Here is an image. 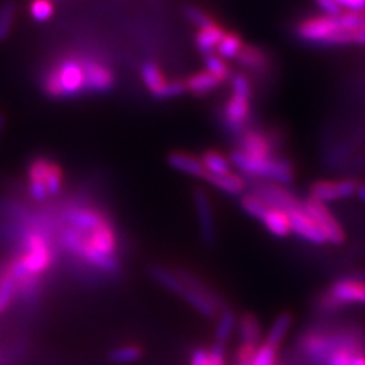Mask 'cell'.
<instances>
[{"label": "cell", "mask_w": 365, "mask_h": 365, "mask_svg": "<svg viewBox=\"0 0 365 365\" xmlns=\"http://www.w3.org/2000/svg\"><path fill=\"white\" fill-rule=\"evenodd\" d=\"M61 244L68 253L83 259L98 269L113 272L119 268V260L116 256V233H114L108 221L88 233L66 227L61 233Z\"/></svg>", "instance_id": "obj_1"}, {"label": "cell", "mask_w": 365, "mask_h": 365, "mask_svg": "<svg viewBox=\"0 0 365 365\" xmlns=\"http://www.w3.org/2000/svg\"><path fill=\"white\" fill-rule=\"evenodd\" d=\"M41 88L53 99H72L86 93L81 55L68 53L51 64L41 78Z\"/></svg>", "instance_id": "obj_2"}, {"label": "cell", "mask_w": 365, "mask_h": 365, "mask_svg": "<svg viewBox=\"0 0 365 365\" xmlns=\"http://www.w3.org/2000/svg\"><path fill=\"white\" fill-rule=\"evenodd\" d=\"M297 37L303 41L324 46L355 44L356 31H350L338 16H317L300 21L295 26Z\"/></svg>", "instance_id": "obj_3"}, {"label": "cell", "mask_w": 365, "mask_h": 365, "mask_svg": "<svg viewBox=\"0 0 365 365\" xmlns=\"http://www.w3.org/2000/svg\"><path fill=\"white\" fill-rule=\"evenodd\" d=\"M228 160H230V163L235 168L242 170L244 174L259 180H268L272 182H279V185H291L295 178L294 165L288 158L283 157L272 155L268 158H256L235 150Z\"/></svg>", "instance_id": "obj_4"}, {"label": "cell", "mask_w": 365, "mask_h": 365, "mask_svg": "<svg viewBox=\"0 0 365 365\" xmlns=\"http://www.w3.org/2000/svg\"><path fill=\"white\" fill-rule=\"evenodd\" d=\"M302 205L306 210V213L309 215L315 221V224L319 227V230L323 232L327 242L334 245H341L346 242L344 228H342V225L338 222L335 215L326 207L324 202H319L311 197H307L302 202Z\"/></svg>", "instance_id": "obj_5"}, {"label": "cell", "mask_w": 365, "mask_h": 365, "mask_svg": "<svg viewBox=\"0 0 365 365\" xmlns=\"http://www.w3.org/2000/svg\"><path fill=\"white\" fill-rule=\"evenodd\" d=\"M81 60L84 68L86 93H107L114 87L116 76L106 63L87 55H81Z\"/></svg>", "instance_id": "obj_6"}, {"label": "cell", "mask_w": 365, "mask_h": 365, "mask_svg": "<svg viewBox=\"0 0 365 365\" xmlns=\"http://www.w3.org/2000/svg\"><path fill=\"white\" fill-rule=\"evenodd\" d=\"M358 185L359 182L353 178L315 181L309 187V197L324 204L347 200L353 195H356Z\"/></svg>", "instance_id": "obj_7"}, {"label": "cell", "mask_w": 365, "mask_h": 365, "mask_svg": "<svg viewBox=\"0 0 365 365\" xmlns=\"http://www.w3.org/2000/svg\"><path fill=\"white\" fill-rule=\"evenodd\" d=\"M255 195H257L262 201L267 202L269 207H276L291 212L300 207L302 201L297 198L291 190L283 187V185L272 181H257L255 185Z\"/></svg>", "instance_id": "obj_8"}, {"label": "cell", "mask_w": 365, "mask_h": 365, "mask_svg": "<svg viewBox=\"0 0 365 365\" xmlns=\"http://www.w3.org/2000/svg\"><path fill=\"white\" fill-rule=\"evenodd\" d=\"M250 101L251 98L232 93L230 99L225 102L222 110V120L225 127L232 133L241 134L245 130V123L250 118Z\"/></svg>", "instance_id": "obj_9"}, {"label": "cell", "mask_w": 365, "mask_h": 365, "mask_svg": "<svg viewBox=\"0 0 365 365\" xmlns=\"http://www.w3.org/2000/svg\"><path fill=\"white\" fill-rule=\"evenodd\" d=\"M239 151L250 157L268 158L274 155L272 137L256 130H244L239 134Z\"/></svg>", "instance_id": "obj_10"}, {"label": "cell", "mask_w": 365, "mask_h": 365, "mask_svg": "<svg viewBox=\"0 0 365 365\" xmlns=\"http://www.w3.org/2000/svg\"><path fill=\"white\" fill-rule=\"evenodd\" d=\"M288 213H289L292 233L300 236L302 239H304V241L311 242V244L323 245L327 242L323 232L319 230V227L315 224V221L311 218V216L306 213L303 205H300V207H297Z\"/></svg>", "instance_id": "obj_11"}, {"label": "cell", "mask_w": 365, "mask_h": 365, "mask_svg": "<svg viewBox=\"0 0 365 365\" xmlns=\"http://www.w3.org/2000/svg\"><path fill=\"white\" fill-rule=\"evenodd\" d=\"M106 221L107 220L104 218V215L88 207H73L64 210L63 213V222L67 227H72L75 230H79L83 233L93 232L95 228H98Z\"/></svg>", "instance_id": "obj_12"}, {"label": "cell", "mask_w": 365, "mask_h": 365, "mask_svg": "<svg viewBox=\"0 0 365 365\" xmlns=\"http://www.w3.org/2000/svg\"><path fill=\"white\" fill-rule=\"evenodd\" d=\"M329 291L336 297L342 306L365 304V283L355 277L336 280L330 284Z\"/></svg>", "instance_id": "obj_13"}, {"label": "cell", "mask_w": 365, "mask_h": 365, "mask_svg": "<svg viewBox=\"0 0 365 365\" xmlns=\"http://www.w3.org/2000/svg\"><path fill=\"white\" fill-rule=\"evenodd\" d=\"M193 200H195L197 205V212L200 216V225H201V233L204 241L207 244L215 242V221H213V212H212V205L210 200L202 189H197L195 195H193Z\"/></svg>", "instance_id": "obj_14"}, {"label": "cell", "mask_w": 365, "mask_h": 365, "mask_svg": "<svg viewBox=\"0 0 365 365\" xmlns=\"http://www.w3.org/2000/svg\"><path fill=\"white\" fill-rule=\"evenodd\" d=\"M168 163L173 166L174 169L180 170V173L190 175V177H197V178H207V170L202 166L201 158L193 157L186 153H173L168 157Z\"/></svg>", "instance_id": "obj_15"}, {"label": "cell", "mask_w": 365, "mask_h": 365, "mask_svg": "<svg viewBox=\"0 0 365 365\" xmlns=\"http://www.w3.org/2000/svg\"><path fill=\"white\" fill-rule=\"evenodd\" d=\"M225 36V29L220 26L218 23H213L210 26L201 28L195 37V46L198 52H201L204 56L216 52V48L221 43V40Z\"/></svg>", "instance_id": "obj_16"}, {"label": "cell", "mask_w": 365, "mask_h": 365, "mask_svg": "<svg viewBox=\"0 0 365 365\" xmlns=\"http://www.w3.org/2000/svg\"><path fill=\"white\" fill-rule=\"evenodd\" d=\"M239 66H242L251 72H265L268 67V56L267 53L256 48V46H250V44H244L242 49L239 51V53L236 55V58Z\"/></svg>", "instance_id": "obj_17"}, {"label": "cell", "mask_w": 365, "mask_h": 365, "mask_svg": "<svg viewBox=\"0 0 365 365\" xmlns=\"http://www.w3.org/2000/svg\"><path fill=\"white\" fill-rule=\"evenodd\" d=\"M262 222L265 224L268 232L277 237H287L291 235V221H289V213L287 210L269 207L265 213Z\"/></svg>", "instance_id": "obj_18"}, {"label": "cell", "mask_w": 365, "mask_h": 365, "mask_svg": "<svg viewBox=\"0 0 365 365\" xmlns=\"http://www.w3.org/2000/svg\"><path fill=\"white\" fill-rule=\"evenodd\" d=\"M185 83H186V90H189L190 93L195 95V96L209 95L222 84L207 71H202V72L190 75Z\"/></svg>", "instance_id": "obj_19"}, {"label": "cell", "mask_w": 365, "mask_h": 365, "mask_svg": "<svg viewBox=\"0 0 365 365\" xmlns=\"http://www.w3.org/2000/svg\"><path fill=\"white\" fill-rule=\"evenodd\" d=\"M142 79L146 86V88L150 90V93L155 98L160 99L162 96V91L165 90L168 81L160 68L155 63H145L142 66Z\"/></svg>", "instance_id": "obj_20"}, {"label": "cell", "mask_w": 365, "mask_h": 365, "mask_svg": "<svg viewBox=\"0 0 365 365\" xmlns=\"http://www.w3.org/2000/svg\"><path fill=\"white\" fill-rule=\"evenodd\" d=\"M237 329H239V339H241V344L259 346L262 327H260L259 319L253 314L242 315L237 323Z\"/></svg>", "instance_id": "obj_21"}, {"label": "cell", "mask_w": 365, "mask_h": 365, "mask_svg": "<svg viewBox=\"0 0 365 365\" xmlns=\"http://www.w3.org/2000/svg\"><path fill=\"white\" fill-rule=\"evenodd\" d=\"M205 181L210 182L212 186L218 187L220 190L228 193V195H241L245 189V181L233 173L225 175H207Z\"/></svg>", "instance_id": "obj_22"}, {"label": "cell", "mask_w": 365, "mask_h": 365, "mask_svg": "<svg viewBox=\"0 0 365 365\" xmlns=\"http://www.w3.org/2000/svg\"><path fill=\"white\" fill-rule=\"evenodd\" d=\"M201 163L207 170V175H225L232 173V163L218 151H207L201 157Z\"/></svg>", "instance_id": "obj_23"}, {"label": "cell", "mask_w": 365, "mask_h": 365, "mask_svg": "<svg viewBox=\"0 0 365 365\" xmlns=\"http://www.w3.org/2000/svg\"><path fill=\"white\" fill-rule=\"evenodd\" d=\"M291 324H292V317H291V314H288V312L280 314V315L276 318V322L272 323L271 329H269V334H268L267 341H265L267 344H269V346H272L274 349L279 350L280 346H282L283 339L287 338V335H288V332H289Z\"/></svg>", "instance_id": "obj_24"}, {"label": "cell", "mask_w": 365, "mask_h": 365, "mask_svg": "<svg viewBox=\"0 0 365 365\" xmlns=\"http://www.w3.org/2000/svg\"><path fill=\"white\" fill-rule=\"evenodd\" d=\"M19 291V284L9 268H6L0 276V314L8 309L13 302L16 292Z\"/></svg>", "instance_id": "obj_25"}, {"label": "cell", "mask_w": 365, "mask_h": 365, "mask_svg": "<svg viewBox=\"0 0 365 365\" xmlns=\"http://www.w3.org/2000/svg\"><path fill=\"white\" fill-rule=\"evenodd\" d=\"M236 329V315L230 309H224L220 314L218 319V326H216V332H215V342L216 344H221L225 347L227 341L230 339L233 330Z\"/></svg>", "instance_id": "obj_26"}, {"label": "cell", "mask_w": 365, "mask_h": 365, "mask_svg": "<svg viewBox=\"0 0 365 365\" xmlns=\"http://www.w3.org/2000/svg\"><path fill=\"white\" fill-rule=\"evenodd\" d=\"M17 6L14 0H2L0 2V43L5 41L14 26Z\"/></svg>", "instance_id": "obj_27"}, {"label": "cell", "mask_w": 365, "mask_h": 365, "mask_svg": "<svg viewBox=\"0 0 365 365\" xmlns=\"http://www.w3.org/2000/svg\"><path fill=\"white\" fill-rule=\"evenodd\" d=\"M244 44L245 43L239 34L225 32L224 38L218 44V48H216V55H220L224 60H235L236 55L239 53V51L242 49Z\"/></svg>", "instance_id": "obj_28"}, {"label": "cell", "mask_w": 365, "mask_h": 365, "mask_svg": "<svg viewBox=\"0 0 365 365\" xmlns=\"http://www.w3.org/2000/svg\"><path fill=\"white\" fill-rule=\"evenodd\" d=\"M204 66H205V71L212 73L221 83L230 81V79H232L230 67H228L225 60L221 58L220 55H216V53L205 55L204 56Z\"/></svg>", "instance_id": "obj_29"}, {"label": "cell", "mask_w": 365, "mask_h": 365, "mask_svg": "<svg viewBox=\"0 0 365 365\" xmlns=\"http://www.w3.org/2000/svg\"><path fill=\"white\" fill-rule=\"evenodd\" d=\"M241 205L250 216H253V218L260 221L269 209V205L262 201L257 195H255V193H247V195H244L241 198Z\"/></svg>", "instance_id": "obj_30"}, {"label": "cell", "mask_w": 365, "mask_h": 365, "mask_svg": "<svg viewBox=\"0 0 365 365\" xmlns=\"http://www.w3.org/2000/svg\"><path fill=\"white\" fill-rule=\"evenodd\" d=\"M53 13H55L53 0H31L29 14L38 23L48 21L49 19H52Z\"/></svg>", "instance_id": "obj_31"}, {"label": "cell", "mask_w": 365, "mask_h": 365, "mask_svg": "<svg viewBox=\"0 0 365 365\" xmlns=\"http://www.w3.org/2000/svg\"><path fill=\"white\" fill-rule=\"evenodd\" d=\"M142 356V349L137 346H122L114 349L110 353V358L113 362L116 364H130L134 362Z\"/></svg>", "instance_id": "obj_32"}, {"label": "cell", "mask_w": 365, "mask_h": 365, "mask_svg": "<svg viewBox=\"0 0 365 365\" xmlns=\"http://www.w3.org/2000/svg\"><path fill=\"white\" fill-rule=\"evenodd\" d=\"M44 185H46V189H48L49 197H56L61 192L63 173H61V169L56 166L55 163H51L48 175H46V180H44Z\"/></svg>", "instance_id": "obj_33"}, {"label": "cell", "mask_w": 365, "mask_h": 365, "mask_svg": "<svg viewBox=\"0 0 365 365\" xmlns=\"http://www.w3.org/2000/svg\"><path fill=\"white\" fill-rule=\"evenodd\" d=\"M185 14H186L187 20L190 23H193V25H197L200 29L205 28V26H210L215 23V20L207 13H205L204 9H201L195 5H187L185 8Z\"/></svg>", "instance_id": "obj_34"}, {"label": "cell", "mask_w": 365, "mask_h": 365, "mask_svg": "<svg viewBox=\"0 0 365 365\" xmlns=\"http://www.w3.org/2000/svg\"><path fill=\"white\" fill-rule=\"evenodd\" d=\"M315 306H317V309H318L319 312H324V314L336 312V311H339L341 307H342L341 302H339V300L336 299V297H335L332 292H330L329 289H327V291H323L322 294H319V295L317 297Z\"/></svg>", "instance_id": "obj_35"}, {"label": "cell", "mask_w": 365, "mask_h": 365, "mask_svg": "<svg viewBox=\"0 0 365 365\" xmlns=\"http://www.w3.org/2000/svg\"><path fill=\"white\" fill-rule=\"evenodd\" d=\"M277 359V349H274L272 346L264 342L260 347H257L256 356L251 362V365H276Z\"/></svg>", "instance_id": "obj_36"}, {"label": "cell", "mask_w": 365, "mask_h": 365, "mask_svg": "<svg viewBox=\"0 0 365 365\" xmlns=\"http://www.w3.org/2000/svg\"><path fill=\"white\" fill-rule=\"evenodd\" d=\"M257 351V346L253 344H241L236 353V362L237 365H251Z\"/></svg>", "instance_id": "obj_37"}, {"label": "cell", "mask_w": 365, "mask_h": 365, "mask_svg": "<svg viewBox=\"0 0 365 365\" xmlns=\"http://www.w3.org/2000/svg\"><path fill=\"white\" fill-rule=\"evenodd\" d=\"M353 355H358V353L351 351L349 347H341L329 356L327 362L329 365H350Z\"/></svg>", "instance_id": "obj_38"}, {"label": "cell", "mask_w": 365, "mask_h": 365, "mask_svg": "<svg viewBox=\"0 0 365 365\" xmlns=\"http://www.w3.org/2000/svg\"><path fill=\"white\" fill-rule=\"evenodd\" d=\"M186 91V83L182 79H174V81H168L165 90L162 91V96L160 99H169V98H177Z\"/></svg>", "instance_id": "obj_39"}, {"label": "cell", "mask_w": 365, "mask_h": 365, "mask_svg": "<svg viewBox=\"0 0 365 365\" xmlns=\"http://www.w3.org/2000/svg\"><path fill=\"white\" fill-rule=\"evenodd\" d=\"M315 2L318 8L323 11L324 16H338L344 11L336 0H315Z\"/></svg>", "instance_id": "obj_40"}, {"label": "cell", "mask_w": 365, "mask_h": 365, "mask_svg": "<svg viewBox=\"0 0 365 365\" xmlns=\"http://www.w3.org/2000/svg\"><path fill=\"white\" fill-rule=\"evenodd\" d=\"M207 365H225L224 358V346L213 344V347L209 350V364Z\"/></svg>", "instance_id": "obj_41"}, {"label": "cell", "mask_w": 365, "mask_h": 365, "mask_svg": "<svg viewBox=\"0 0 365 365\" xmlns=\"http://www.w3.org/2000/svg\"><path fill=\"white\" fill-rule=\"evenodd\" d=\"M209 364V350L205 349H197L193 351L190 365H207Z\"/></svg>", "instance_id": "obj_42"}, {"label": "cell", "mask_w": 365, "mask_h": 365, "mask_svg": "<svg viewBox=\"0 0 365 365\" xmlns=\"http://www.w3.org/2000/svg\"><path fill=\"white\" fill-rule=\"evenodd\" d=\"M355 44L365 46V28L356 31V34H355Z\"/></svg>", "instance_id": "obj_43"}, {"label": "cell", "mask_w": 365, "mask_h": 365, "mask_svg": "<svg viewBox=\"0 0 365 365\" xmlns=\"http://www.w3.org/2000/svg\"><path fill=\"white\" fill-rule=\"evenodd\" d=\"M350 365H365V355L364 353H358V355H353Z\"/></svg>", "instance_id": "obj_44"}, {"label": "cell", "mask_w": 365, "mask_h": 365, "mask_svg": "<svg viewBox=\"0 0 365 365\" xmlns=\"http://www.w3.org/2000/svg\"><path fill=\"white\" fill-rule=\"evenodd\" d=\"M356 195H358V198H359L362 202H365V182H359L358 189H356Z\"/></svg>", "instance_id": "obj_45"}, {"label": "cell", "mask_w": 365, "mask_h": 365, "mask_svg": "<svg viewBox=\"0 0 365 365\" xmlns=\"http://www.w3.org/2000/svg\"><path fill=\"white\" fill-rule=\"evenodd\" d=\"M355 279H358V280H361V282H364L365 283V271L364 272H358V274H355V276H353Z\"/></svg>", "instance_id": "obj_46"}, {"label": "cell", "mask_w": 365, "mask_h": 365, "mask_svg": "<svg viewBox=\"0 0 365 365\" xmlns=\"http://www.w3.org/2000/svg\"><path fill=\"white\" fill-rule=\"evenodd\" d=\"M4 127H5V119H4L2 114H0V134H2V130H4Z\"/></svg>", "instance_id": "obj_47"}]
</instances>
